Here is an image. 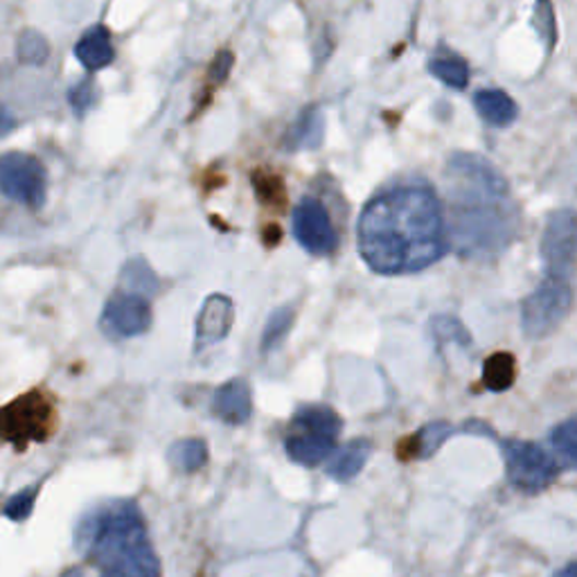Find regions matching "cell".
Instances as JSON below:
<instances>
[{
  "mask_svg": "<svg viewBox=\"0 0 577 577\" xmlns=\"http://www.w3.org/2000/svg\"><path fill=\"white\" fill-rule=\"evenodd\" d=\"M16 129H19L16 115L10 111L8 104L0 102V138H8V136L14 134Z\"/></svg>",
  "mask_w": 577,
  "mask_h": 577,
  "instance_id": "cell-31",
  "label": "cell"
},
{
  "mask_svg": "<svg viewBox=\"0 0 577 577\" xmlns=\"http://www.w3.org/2000/svg\"><path fill=\"white\" fill-rule=\"evenodd\" d=\"M74 542L100 577H161V562L134 501H111L89 512Z\"/></svg>",
  "mask_w": 577,
  "mask_h": 577,
  "instance_id": "cell-3",
  "label": "cell"
},
{
  "mask_svg": "<svg viewBox=\"0 0 577 577\" xmlns=\"http://www.w3.org/2000/svg\"><path fill=\"white\" fill-rule=\"evenodd\" d=\"M123 289H129V293H138V296H151L159 291V278L157 274L151 272V266L142 259V257H136V259H129L123 268Z\"/></svg>",
  "mask_w": 577,
  "mask_h": 577,
  "instance_id": "cell-23",
  "label": "cell"
},
{
  "mask_svg": "<svg viewBox=\"0 0 577 577\" xmlns=\"http://www.w3.org/2000/svg\"><path fill=\"white\" fill-rule=\"evenodd\" d=\"M575 215L573 210H557L551 215L544 238H542V257L549 276L570 278L575 262Z\"/></svg>",
  "mask_w": 577,
  "mask_h": 577,
  "instance_id": "cell-11",
  "label": "cell"
},
{
  "mask_svg": "<svg viewBox=\"0 0 577 577\" xmlns=\"http://www.w3.org/2000/svg\"><path fill=\"white\" fill-rule=\"evenodd\" d=\"M343 419L330 406H302L296 411L285 438L287 455L296 465L319 468L334 451Z\"/></svg>",
  "mask_w": 577,
  "mask_h": 577,
  "instance_id": "cell-4",
  "label": "cell"
},
{
  "mask_svg": "<svg viewBox=\"0 0 577 577\" xmlns=\"http://www.w3.org/2000/svg\"><path fill=\"white\" fill-rule=\"evenodd\" d=\"M151 325V310L145 296L138 293H115L106 300L100 327L106 336L113 338H134L149 330Z\"/></svg>",
  "mask_w": 577,
  "mask_h": 577,
  "instance_id": "cell-10",
  "label": "cell"
},
{
  "mask_svg": "<svg viewBox=\"0 0 577 577\" xmlns=\"http://www.w3.org/2000/svg\"><path fill=\"white\" fill-rule=\"evenodd\" d=\"M474 106L489 127H510L519 118L517 102L501 89H483L474 95Z\"/></svg>",
  "mask_w": 577,
  "mask_h": 577,
  "instance_id": "cell-15",
  "label": "cell"
},
{
  "mask_svg": "<svg viewBox=\"0 0 577 577\" xmlns=\"http://www.w3.org/2000/svg\"><path fill=\"white\" fill-rule=\"evenodd\" d=\"M233 64H235L233 53H228V50L219 53V55L215 57L212 66H210V82L217 84V86H219L221 82H226V80H228V74H230V70H233Z\"/></svg>",
  "mask_w": 577,
  "mask_h": 577,
  "instance_id": "cell-30",
  "label": "cell"
},
{
  "mask_svg": "<svg viewBox=\"0 0 577 577\" xmlns=\"http://www.w3.org/2000/svg\"><path fill=\"white\" fill-rule=\"evenodd\" d=\"M431 327H434V334L436 336H447V338H455L460 343H468L470 336L465 332V327L460 325L455 319H447V316H438L431 321Z\"/></svg>",
  "mask_w": 577,
  "mask_h": 577,
  "instance_id": "cell-29",
  "label": "cell"
},
{
  "mask_svg": "<svg viewBox=\"0 0 577 577\" xmlns=\"http://www.w3.org/2000/svg\"><path fill=\"white\" fill-rule=\"evenodd\" d=\"M429 72L449 89L465 91L470 84V66L468 61L455 53H440L429 59Z\"/></svg>",
  "mask_w": 577,
  "mask_h": 577,
  "instance_id": "cell-19",
  "label": "cell"
},
{
  "mask_svg": "<svg viewBox=\"0 0 577 577\" xmlns=\"http://www.w3.org/2000/svg\"><path fill=\"white\" fill-rule=\"evenodd\" d=\"M504 458H506V470H508V481L526 494H536L546 489L557 472L562 470L559 463L534 442H523V440H504L501 442Z\"/></svg>",
  "mask_w": 577,
  "mask_h": 577,
  "instance_id": "cell-8",
  "label": "cell"
},
{
  "mask_svg": "<svg viewBox=\"0 0 577 577\" xmlns=\"http://www.w3.org/2000/svg\"><path fill=\"white\" fill-rule=\"evenodd\" d=\"M370 453H372V445L368 440H353V442L345 445L338 451V455L332 460L330 468H327V474L334 481L350 483L366 468Z\"/></svg>",
  "mask_w": 577,
  "mask_h": 577,
  "instance_id": "cell-17",
  "label": "cell"
},
{
  "mask_svg": "<svg viewBox=\"0 0 577 577\" xmlns=\"http://www.w3.org/2000/svg\"><path fill=\"white\" fill-rule=\"evenodd\" d=\"M517 379V361L510 353H496L483 363V389L489 393H506Z\"/></svg>",
  "mask_w": 577,
  "mask_h": 577,
  "instance_id": "cell-20",
  "label": "cell"
},
{
  "mask_svg": "<svg viewBox=\"0 0 577 577\" xmlns=\"http://www.w3.org/2000/svg\"><path fill=\"white\" fill-rule=\"evenodd\" d=\"M451 436V427L447 425V422H436V425H429L422 431H417L415 436L406 438L400 447H397V453L402 460H422V458H429L434 455L440 445Z\"/></svg>",
  "mask_w": 577,
  "mask_h": 577,
  "instance_id": "cell-18",
  "label": "cell"
},
{
  "mask_svg": "<svg viewBox=\"0 0 577 577\" xmlns=\"http://www.w3.org/2000/svg\"><path fill=\"white\" fill-rule=\"evenodd\" d=\"M72 53L86 72H100L102 68L111 66L115 59V48L111 42L108 27L102 23L89 27L80 38H77Z\"/></svg>",
  "mask_w": 577,
  "mask_h": 577,
  "instance_id": "cell-14",
  "label": "cell"
},
{
  "mask_svg": "<svg viewBox=\"0 0 577 577\" xmlns=\"http://www.w3.org/2000/svg\"><path fill=\"white\" fill-rule=\"evenodd\" d=\"M50 57V44L48 38L38 30H23L16 38V59L21 66H32L38 68L44 66Z\"/></svg>",
  "mask_w": 577,
  "mask_h": 577,
  "instance_id": "cell-22",
  "label": "cell"
},
{
  "mask_svg": "<svg viewBox=\"0 0 577 577\" xmlns=\"http://www.w3.org/2000/svg\"><path fill=\"white\" fill-rule=\"evenodd\" d=\"M451 242L463 257L501 255L519 230L508 181L478 153H453L447 165Z\"/></svg>",
  "mask_w": 577,
  "mask_h": 577,
  "instance_id": "cell-2",
  "label": "cell"
},
{
  "mask_svg": "<svg viewBox=\"0 0 577 577\" xmlns=\"http://www.w3.org/2000/svg\"><path fill=\"white\" fill-rule=\"evenodd\" d=\"M359 253L381 276H408L447 253L440 199L429 185H400L363 208L357 226Z\"/></svg>",
  "mask_w": 577,
  "mask_h": 577,
  "instance_id": "cell-1",
  "label": "cell"
},
{
  "mask_svg": "<svg viewBox=\"0 0 577 577\" xmlns=\"http://www.w3.org/2000/svg\"><path fill=\"white\" fill-rule=\"evenodd\" d=\"M555 577H577V566H575V564H568V566L562 568Z\"/></svg>",
  "mask_w": 577,
  "mask_h": 577,
  "instance_id": "cell-32",
  "label": "cell"
},
{
  "mask_svg": "<svg viewBox=\"0 0 577 577\" xmlns=\"http://www.w3.org/2000/svg\"><path fill=\"white\" fill-rule=\"evenodd\" d=\"M325 138V118L321 108L310 106L300 113V118L293 123L285 138V147L289 151H302V149H319Z\"/></svg>",
  "mask_w": 577,
  "mask_h": 577,
  "instance_id": "cell-16",
  "label": "cell"
},
{
  "mask_svg": "<svg viewBox=\"0 0 577 577\" xmlns=\"http://www.w3.org/2000/svg\"><path fill=\"white\" fill-rule=\"evenodd\" d=\"M291 323H293L291 307H280V310H276L272 316H268V323L262 334V353H272L276 345L287 336Z\"/></svg>",
  "mask_w": 577,
  "mask_h": 577,
  "instance_id": "cell-26",
  "label": "cell"
},
{
  "mask_svg": "<svg viewBox=\"0 0 577 577\" xmlns=\"http://www.w3.org/2000/svg\"><path fill=\"white\" fill-rule=\"evenodd\" d=\"M97 102V93L91 80H82L77 82L74 86H70L68 91V104L72 106L77 118H84V115L95 106Z\"/></svg>",
  "mask_w": 577,
  "mask_h": 577,
  "instance_id": "cell-27",
  "label": "cell"
},
{
  "mask_svg": "<svg viewBox=\"0 0 577 577\" xmlns=\"http://www.w3.org/2000/svg\"><path fill=\"white\" fill-rule=\"evenodd\" d=\"M0 195L34 212L42 210L48 197L44 163L27 151L0 153Z\"/></svg>",
  "mask_w": 577,
  "mask_h": 577,
  "instance_id": "cell-6",
  "label": "cell"
},
{
  "mask_svg": "<svg viewBox=\"0 0 577 577\" xmlns=\"http://www.w3.org/2000/svg\"><path fill=\"white\" fill-rule=\"evenodd\" d=\"M553 449L559 458V468L573 470L577 463V422L570 417L553 431Z\"/></svg>",
  "mask_w": 577,
  "mask_h": 577,
  "instance_id": "cell-24",
  "label": "cell"
},
{
  "mask_svg": "<svg viewBox=\"0 0 577 577\" xmlns=\"http://www.w3.org/2000/svg\"><path fill=\"white\" fill-rule=\"evenodd\" d=\"M573 304L570 278L544 276L521 304V327L530 338H542L555 332L568 316Z\"/></svg>",
  "mask_w": 577,
  "mask_h": 577,
  "instance_id": "cell-7",
  "label": "cell"
},
{
  "mask_svg": "<svg viewBox=\"0 0 577 577\" xmlns=\"http://www.w3.org/2000/svg\"><path fill=\"white\" fill-rule=\"evenodd\" d=\"M212 413L226 425H246L253 413L251 389L244 379H230L217 389Z\"/></svg>",
  "mask_w": 577,
  "mask_h": 577,
  "instance_id": "cell-13",
  "label": "cell"
},
{
  "mask_svg": "<svg viewBox=\"0 0 577 577\" xmlns=\"http://www.w3.org/2000/svg\"><path fill=\"white\" fill-rule=\"evenodd\" d=\"M38 487H42V483H34V485H27L23 489H19L14 496H10V501L5 504L3 508V517L14 521V523H23L32 517V510L36 506V496H38Z\"/></svg>",
  "mask_w": 577,
  "mask_h": 577,
  "instance_id": "cell-25",
  "label": "cell"
},
{
  "mask_svg": "<svg viewBox=\"0 0 577 577\" xmlns=\"http://www.w3.org/2000/svg\"><path fill=\"white\" fill-rule=\"evenodd\" d=\"M235 323V304L223 293H212L201 304L195 330V350L201 353L223 341Z\"/></svg>",
  "mask_w": 577,
  "mask_h": 577,
  "instance_id": "cell-12",
  "label": "cell"
},
{
  "mask_svg": "<svg viewBox=\"0 0 577 577\" xmlns=\"http://www.w3.org/2000/svg\"><path fill=\"white\" fill-rule=\"evenodd\" d=\"M534 27L540 30V34L546 38L549 50L555 46L557 38V25H555V12L551 0H536L534 5Z\"/></svg>",
  "mask_w": 577,
  "mask_h": 577,
  "instance_id": "cell-28",
  "label": "cell"
},
{
  "mask_svg": "<svg viewBox=\"0 0 577 577\" xmlns=\"http://www.w3.org/2000/svg\"><path fill=\"white\" fill-rule=\"evenodd\" d=\"M55 431V406L44 391H30L0 408V440L23 453L32 442L42 445Z\"/></svg>",
  "mask_w": 577,
  "mask_h": 577,
  "instance_id": "cell-5",
  "label": "cell"
},
{
  "mask_svg": "<svg viewBox=\"0 0 577 577\" xmlns=\"http://www.w3.org/2000/svg\"><path fill=\"white\" fill-rule=\"evenodd\" d=\"M293 235L312 255H332L338 246V235L325 206L312 197H304L293 210Z\"/></svg>",
  "mask_w": 577,
  "mask_h": 577,
  "instance_id": "cell-9",
  "label": "cell"
},
{
  "mask_svg": "<svg viewBox=\"0 0 577 577\" xmlns=\"http://www.w3.org/2000/svg\"><path fill=\"white\" fill-rule=\"evenodd\" d=\"M168 458L174 470L183 472V474H192L197 472L206 465L208 460V447L204 440L199 438H187V440H178L170 447Z\"/></svg>",
  "mask_w": 577,
  "mask_h": 577,
  "instance_id": "cell-21",
  "label": "cell"
}]
</instances>
